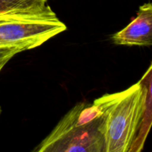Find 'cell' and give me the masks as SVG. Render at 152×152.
Instances as JSON below:
<instances>
[{"mask_svg": "<svg viewBox=\"0 0 152 152\" xmlns=\"http://www.w3.org/2000/svg\"><path fill=\"white\" fill-rule=\"evenodd\" d=\"M150 98L151 82L147 86L142 79L123 91L94 101L102 113L105 152L132 151Z\"/></svg>", "mask_w": 152, "mask_h": 152, "instance_id": "obj_1", "label": "cell"}, {"mask_svg": "<svg viewBox=\"0 0 152 152\" xmlns=\"http://www.w3.org/2000/svg\"><path fill=\"white\" fill-rule=\"evenodd\" d=\"M34 152H105L102 116L94 103L74 105Z\"/></svg>", "mask_w": 152, "mask_h": 152, "instance_id": "obj_2", "label": "cell"}, {"mask_svg": "<svg viewBox=\"0 0 152 152\" xmlns=\"http://www.w3.org/2000/svg\"><path fill=\"white\" fill-rule=\"evenodd\" d=\"M66 29L48 5L38 11L0 13V47L31 50Z\"/></svg>", "mask_w": 152, "mask_h": 152, "instance_id": "obj_3", "label": "cell"}, {"mask_svg": "<svg viewBox=\"0 0 152 152\" xmlns=\"http://www.w3.org/2000/svg\"><path fill=\"white\" fill-rule=\"evenodd\" d=\"M113 42L126 46H147L152 45V5L145 3L140 7L136 18L125 28L113 34Z\"/></svg>", "mask_w": 152, "mask_h": 152, "instance_id": "obj_4", "label": "cell"}, {"mask_svg": "<svg viewBox=\"0 0 152 152\" xmlns=\"http://www.w3.org/2000/svg\"><path fill=\"white\" fill-rule=\"evenodd\" d=\"M48 0H0V13H24L42 10Z\"/></svg>", "mask_w": 152, "mask_h": 152, "instance_id": "obj_5", "label": "cell"}, {"mask_svg": "<svg viewBox=\"0 0 152 152\" xmlns=\"http://www.w3.org/2000/svg\"><path fill=\"white\" fill-rule=\"evenodd\" d=\"M21 52L20 49L15 47H0V71L15 55Z\"/></svg>", "mask_w": 152, "mask_h": 152, "instance_id": "obj_6", "label": "cell"}, {"mask_svg": "<svg viewBox=\"0 0 152 152\" xmlns=\"http://www.w3.org/2000/svg\"><path fill=\"white\" fill-rule=\"evenodd\" d=\"M1 106H0V116H1Z\"/></svg>", "mask_w": 152, "mask_h": 152, "instance_id": "obj_7", "label": "cell"}]
</instances>
